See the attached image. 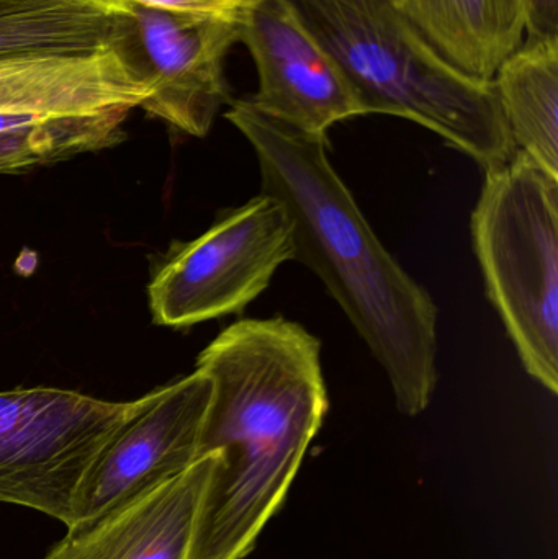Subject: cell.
Here are the masks:
<instances>
[{"instance_id":"7c38bea8","label":"cell","mask_w":558,"mask_h":559,"mask_svg":"<svg viewBox=\"0 0 558 559\" xmlns=\"http://www.w3.org/2000/svg\"><path fill=\"white\" fill-rule=\"evenodd\" d=\"M130 15L85 0H0V61L84 55L133 41Z\"/></svg>"},{"instance_id":"7a4b0ae2","label":"cell","mask_w":558,"mask_h":559,"mask_svg":"<svg viewBox=\"0 0 558 559\" xmlns=\"http://www.w3.org/2000/svg\"><path fill=\"white\" fill-rule=\"evenodd\" d=\"M356 88L366 114L415 121L497 169L517 153L494 79L444 58L396 0H287Z\"/></svg>"},{"instance_id":"30bf717a","label":"cell","mask_w":558,"mask_h":559,"mask_svg":"<svg viewBox=\"0 0 558 559\" xmlns=\"http://www.w3.org/2000/svg\"><path fill=\"white\" fill-rule=\"evenodd\" d=\"M218 456H200L186 473L100 521L68 531L43 559H187L203 492Z\"/></svg>"},{"instance_id":"2e32d148","label":"cell","mask_w":558,"mask_h":559,"mask_svg":"<svg viewBox=\"0 0 558 559\" xmlns=\"http://www.w3.org/2000/svg\"><path fill=\"white\" fill-rule=\"evenodd\" d=\"M527 39L558 36V0H523Z\"/></svg>"},{"instance_id":"6da1fadb","label":"cell","mask_w":558,"mask_h":559,"mask_svg":"<svg viewBox=\"0 0 558 559\" xmlns=\"http://www.w3.org/2000/svg\"><path fill=\"white\" fill-rule=\"evenodd\" d=\"M226 120L249 141L262 193L292 222L295 259L336 299L385 371L400 413L419 416L438 384V308L383 248L353 193L331 166L327 138L295 130L248 98L229 102Z\"/></svg>"},{"instance_id":"9a60e30c","label":"cell","mask_w":558,"mask_h":559,"mask_svg":"<svg viewBox=\"0 0 558 559\" xmlns=\"http://www.w3.org/2000/svg\"><path fill=\"white\" fill-rule=\"evenodd\" d=\"M121 2L128 9L130 3H134L144 9L161 10L174 15L239 23L256 0H121Z\"/></svg>"},{"instance_id":"8992f818","label":"cell","mask_w":558,"mask_h":559,"mask_svg":"<svg viewBox=\"0 0 558 559\" xmlns=\"http://www.w3.org/2000/svg\"><path fill=\"white\" fill-rule=\"evenodd\" d=\"M212 380L197 370L151 391L105 447L79 486L68 531L87 527L105 515L186 473L200 459Z\"/></svg>"},{"instance_id":"3957f363","label":"cell","mask_w":558,"mask_h":559,"mask_svg":"<svg viewBox=\"0 0 558 559\" xmlns=\"http://www.w3.org/2000/svg\"><path fill=\"white\" fill-rule=\"evenodd\" d=\"M472 239L527 373L558 393V179L517 151L485 173Z\"/></svg>"},{"instance_id":"52a82bcc","label":"cell","mask_w":558,"mask_h":559,"mask_svg":"<svg viewBox=\"0 0 558 559\" xmlns=\"http://www.w3.org/2000/svg\"><path fill=\"white\" fill-rule=\"evenodd\" d=\"M239 41L254 59L259 111L313 136L367 115L356 88L305 28L287 0H256L239 22Z\"/></svg>"},{"instance_id":"8fae6325","label":"cell","mask_w":558,"mask_h":559,"mask_svg":"<svg viewBox=\"0 0 558 559\" xmlns=\"http://www.w3.org/2000/svg\"><path fill=\"white\" fill-rule=\"evenodd\" d=\"M452 64L494 79L524 36L523 0H396Z\"/></svg>"},{"instance_id":"5bb4252c","label":"cell","mask_w":558,"mask_h":559,"mask_svg":"<svg viewBox=\"0 0 558 559\" xmlns=\"http://www.w3.org/2000/svg\"><path fill=\"white\" fill-rule=\"evenodd\" d=\"M128 115V110H114L52 117L28 130L0 133V176L117 146L124 140Z\"/></svg>"},{"instance_id":"5b68a950","label":"cell","mask_w":558,"mask_h":559,"mask_svg":"<svg viewBox=\"0 0 558 559\" xmlns=\"http://www.w3.org/2000/svg\"><path fill=\"white\" fill-rule=\"evenodd\" d=\"M294 259L290 218L274 197L261 192L174 249L147 286L154 322L182 329L238 314Z\"/></svg>"},{"instance_id":"e0dca14e","label":"cell","mask_w":558,"mask_h":559,"mask_svg":"<svg viewBox=\"0 0 558 559\" xmlns=\"http://www.w3.org/2000/svg\"><path fill=\"white\" fill-rule=\"evenodd\" d=\"M85 2L94 3V5L100 7L107 12L117 13V15H130L128 7L121 0H85Z\"/></svg>"},{"instance_id":"ba28073f","label":"cell","mask_w":558,"mask_h":559,"mask_svg":"<svg viewBox=\"0 0 558 559\" xmlns=\"http://www.w3.org/2000/svg\"><path fill=\"white\" fill-rule=\"evenodd\" d=\"M138 46L153 84L144 111L189 136L205 138L229 104L225 61L239 23L174 15L130 3Z\"/></svg>"},{"instance_id":"4fadbf2b","label":"cell","mask_w":558,"mask_h":559,"mask_svg":"<svg viewBox=\"0 0 558 559\" xmlns=\"http://www.w3.org/2000/svg\"><path fill=\"white\" fill-rule=\"evenodd\" d=\"M494 82L514 147L558 179V36L521 43Z\"/></svg>"},{"instance_id":"9c48e42d","label":"cell","mask_w":558,"mask_h":559,"mask_svg":"<svg viewBox=\"0 0 558 559\" xmlns=\"http://www.w3.org/2000/svg\"><path fill=\"white\" fill-rule=\"evenodd\" d=\"M136 38L84 55L0 61V115L72 117L141 108L153 94Z\"/></svg>"},{"instance_id":"277c9868","label":"cell","mask_w":558,"mask_h":559,"mask_svg":"<svg viewBox=\"0 0 558 559\" xmlns=\"http://www.w3.org/2000/svg\"><path fill=\"white\" fill-rule=\"evenodd\" d=\"M150 394L117 403L59 388L0 391V502L68 527L88 469Z\"/></svg>"}]
</instances>
